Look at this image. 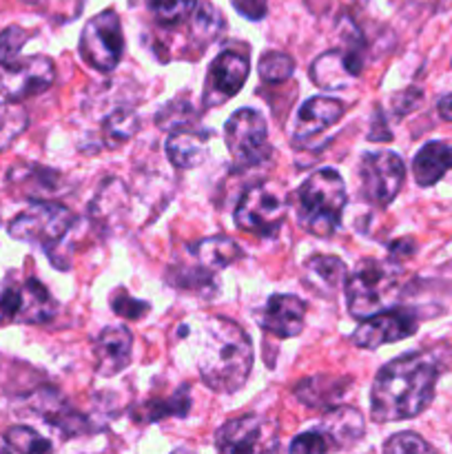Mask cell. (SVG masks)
Segmentation results:
<instances>
[{
  "instance_id": "obj_6",
  "label": "cell",
  "mask_w": 452,
  "mask_h": 454,
  "mask_svg": "<svg viewBox=\"0 0 452 454\" xmlns=\"http://www.w3.org/2000/svg\"><path fill=\"white\" fill-rule=\"evenodd\" d=\"M397 270L379 260H363L346 279L348 313L355 319H366L384 309L388 293L393 291Z\"/></svg>"
},
{
  "instance_id": "obj_11",
  "label": "cell",
  "mask_w": 452,
  "mask_h": 454,
  "mask_svg": "<svg viewBox=\"0 0 452 454\" xmlns=\"http://www.w3.org/2000/svg\"><path fill=\"white\" fill-rule=\"evenodd\" d=\"M359 180H362V193L368 202L377 207H388L401 191L406 167H403V160L393 151H377V153L363 155Z\"/></svg>"
},
{
  "instance_id": "obj_28",
  "label": "cell",
  "mask_w": 452,
  "mask_h": 454,
  "mask_svg": "<svg viewBox=\"0 0 452 454\" xmlns=\"http://www.w3.org/2000/svg\"><path fill=\"white\" fill-rule=\"evenodd\" d=\"M4 448L12 452H25V454H34V452H49L51 450V443L47 439L40 437L35 430L27 428V426H13L4 433Z\"/></svg>"
},
{
  "instance_id": "obj_15",
  "label": "cell",
  "mask_w": 452,
  "mask_h": 454,
  "mask_svg": "<svg viewBox=\"0 0 452 454\" xmlns=\"http://www.w3.org/2000/svg\"><path fill=\"white\" fill-rule=\"evenodd\" d=\"M341 115H344V105H341L339 100H335V98H310V100H306L304 105L300 106V111H297L292 140H295V145L310 142L313 137H317L319 133L326 131L328 127L339 122Z\"/></svg>"
},
{
  "instance_id": "obj_14",
  "label": "cell",
  "mask_w": 452,
  "mask_h": 454,
  "mask_svg": "<svg viewBox=\"0 0 452 454\" xmlns=\"http://www.w3.org/2000/svg\"><path fill=\"white\" fill-rule=\"evenodd\" d=\"M362 47L348 43L341 49L322 53L310 67V78L322 89H344L362 71Z\"/></svg>"
},
{
  "instance_id": "obj_18",
  "label": "cell",
  "mask_w": 452,
  "mask_h": 454,
  "mask_svg": "<svg viewBox=\"0 0 452 454\" xmlns=\"http://www.w3.org/2000/svg\"><path fill=\"white\" fill-rule=\"evenodd\" d=\"M322 434L326 437L331 450H339V448H350L362 439L363 434V415L357 408L339 406L332 408L319 426Z\"/></svg>"
},
{
  "instance_id": "obj_38",
  "label": "cell",
  "mask_w": 452,
  "mask_h": 454,
  "mask_svg": "<svg viewBox=\"0 0 452 454\" xmlns=\"http://www.w3.org/2000/svg\"><path fill=\"white\" fill-rule=\"evenodd\" d=\"M448 173H450V180H452V162H450V168H448Z\"/></svg>"
},
{
  "instance_id": "obj_9",
  "label": "cell",
  "mask_w": 452,
  "mask_h": 454,
  "mask_svg": "<svg viewBox=\"0 0 452 454\" xmlns=\"http://www.w3.org/2000/svg\"><path fill=\"white\" fill-rule=\"evenodd\" d=\"M56 67L47 56L12 58L0 62V102H18L47 91Z\"/></svg>"
},
{
  "instance_id": "obj_13",
  "label": "cell",
  "mask_w": 452,
  "mask_h": 454,
  "mask_svg": "<svg viewBox=\"0 0 452 454\" xmlns=\"http://www.w3.org/2000/svg\"><path fill=\"white\" fill-rule=\"evenodd\" d=\"M248 78V56L239 49L222 51L208 67L207 89H204V102L208 106H217L229 98L242 91Z\"/></svg>"
},
{
  "instance_id": "obj_8",
  "label": "cell",
  "mask_w": 452,
  "mask_h": 454,
  "mask_svg": "<svg viewBox=\"0 0 452 454\" xmlns=\"http://www.w3.org/2000/svg\"><path fill=\"white\" fill-rule=\"evenodd\" d=\"M226 149L235 168L260 167L270 158L266 120L255 109H239L226 122Z\"/></svg>"
},
{
  "instance_id": "obj_25",
  "label": "cell",
  "mask_w": 452,
  "mask_h": 454,
  "mask_svg": "<svg viewBox=\"0 0 452 454\" xmlns=\"http://www.w3.org/2000/svg\"><path fill=\"white\" fill-rule=\"evenodd\" d=\"M191 34L193 40H198L199 44H208L222 34L224 29V18H222L220 9L211 3H202L199 7L193 9L191 13Z\"/></svg>"
},
{
  "instance_id": "obj_22",
  "label": "cell",
  "mask_w": 452,
  "mask_h": 454,
  "mask_svg": "<svg viewBox=\"0 0 452 454\" xmlns=\"http://www.w3.org/2000/svg\"><path fill=\"white\" fill-rule=\"evenodd\" d=\"M167 155L175 168H195L207 160V133L180 129L167 140Z\"/></svg>"
},
{
  "instance_id": "obj_4",
  "label": "cell",
  "mask_w": 452,
  "mask_h": 454,
  "mask_svg": "<svg viewBox=\"0 0 452 454\" xmlns=\"http://www.w3.org/2000/svg\"><path fill=\"white\" fill-rule=\"evenodd\" d=\"M74 213L56 202H35L9 222V235L51 253L74 229Z\"/></svg>"
},
{
  "instance_id": "obj_33",
  "label": "cell",
  "mask_w": 452,
  "mask_h": 454,
  "mask_svg": "<svg viewBox=\"0 0 452 454\" xmlns=\"http://www.w3.org/2000/svg\"><path fill=\"white\" fill-rule=\"evenodd\" d=\"M291 452H301V454H319V452H331L326 437L322 434V430H310V433L300 434L295 442L291 443Z\"/></svg>"
},
{
  "instance_id": "obj_5",
  "label": "cell",
  "mask_w": 452,
  "mask_h": 454,
  "mask_svg": "<svg viewBox=\"0 0 452 454\" xmlns=\"http://www.w3.org/2000/svg\"><path fill=\"white\" fill-rule=\"evenodd\" d=\"M56 315V301L38 279L9 278L0 282V326L4 324H47Z\"/></svg>"
},
{
  "instance_id": "obj_23",
  "label": "cell",
  "mask_w": 452,
  "mask_h": 454,
  "mask_svg": "<svg viewBox=\"0 0 452 454\" xmlns=\"http://www.w3.org/2000/svg\"><path fill=\"white\" fill-rule=\"evenodd\" d=\"M306 284L313 291L332 293L348 279V269L335 255H313L304 266Z\"/></svg>"
},
{
  "instance_id": "obj_16",
  "label": "cell",
  "mask_w": 452,
  "mask_h": 454,
  "mask_svg": "<svg viewBox=\"0 0 452 454\" xmlns=\"http://www.w3.org/2000/svg\"><path fill=\"white\" fill-rule=\"evenodd\" d=\"M306 304L295 295H273L261 310L260 326L275 337H295L304 331Z\"/></svg>"
},
{
  "instance_id": "obj_37",
  "label": "cell",
  "mask_w": 452,
  "mask_h": 454,
  "mask_svg": "<svg viewBox=\"0 0 452 454\" xmlns=\"http://www.w3.org/2000/svg\"><path fill=\"white\" fill-rule=\"evenodd\" d=\"M22 3H27V4H40V3H43V0H22Z\"/></svg>"
},
{
  "instance_id": "obj_10",
  "label": "cell",
  "mask_w": 452,
  "mask_h": 454,
  "mask_svg": "<svg viewBox=\"0 0 452 454\" xmlns=\"http://www.w3.org/2000/svg\"><path fill=\"white\" fill-rule=\"evenodd\" d=\"M124 51L122 25L115 12H102L84 25L80 35V56L97 71H113Z\"/></svg>"
},
{
  "instance_id": "obj_34",
  "label": "cell",
  "mask_w": 452,
  "mask_h": 454,
  "mask_svg": "<svg viewBox=\"0 0 452 454\" xmlns=\"http://www.w3.org/2000/svg\"><path fill=\"white\" fill-rule=\"evenodd\" d=\"M25 40L27 34L20 27H7V29L0 34V62L16 58L20 47L25 44Z\"/></svg>"
},
{
  "instance_id": "obj_29",
  "label": "cell",
  "mask_w": 452,
  "mask_h": 454,
  "mask_svg": "<svg viewBox=\"0 0 452 454\" xmlns=\"http://www.w3.org/2000/svg\"><path fill=\"white\" fill-rule=\"evenodd\" d=\"M295 71V62L284 51H266L260 60V75L264 82H284Z\"/></svg>"
},
{
  "instance_id": "obj_27",
  "label": "cell",
  "mask_w": 452,
  "mask_h": 454,
  "mask_svg": "<svg viewBox=\"0 0 452 454\" xmlns=\"http://www.w3.org/2000/svg\"><path fill=\"white\" fill-rule=\"evenodd\" d=\"M27 129V111L16 102H0V151Z\"/></svg>"
},
{
  "instance_id": "obj_21",
  "label": "cell",
  "mask_w": 452,
  "mask_h": 454,
  "mask_svg": "<svg viewBox=\"0 0 452 454\" xmlns=\"http://www.w3.org/2000/svg\"><path fill=\"white\" fill-rule=\"evenodd\" d=\"M452 162V149H448L446 142H428L419 149V153L412 160V173L419 186L437 184L441 177H446Z\"/></svg>"
},
{
  "instance_id": "obj_7",
  "label": "cell",
  "mask_w": 452,
  "mask_h": 454,
  "mask_svg": "<svg viewBox=\"0 0 452 454\" xmlns=\"http://www.w3.org/2000/svg\"><path fill=\"white\" fill-rule=\"evenodd\" d=\"M286 191L275 182L251 186L235 208V226L255 235H273L286 217Z\"/></svg>"
},
{
  "instance_id": "obj_19",
  "label": "cell",
  "mask_w": 452,
  "mask_h": 454,
  "mask_svg": "<svg viewBox=\"0 0 452 454\" xmlns=\"http://www.w3.org/2000/svg\"><path fill=\"white\" fill-rule=\"evenodd\" d=\"M220 452H257L261 448V421L255 415L235 417L215 434Z\"/></svg>"
},
{
  "instance_id": "obj_26",
  "label": "cell",
  "mask_w": 452,
  "mask_h": 454,
  "mask_svg": "<svg viewBox=\"0 0 452 454\" xmlns=\"http://www.w3.org/2000/svg\"><path fill=\"white\" fill-rule=\"evenodd\" d=\"M146 7L155 22L168 27L191 18L193 9L198 7V0H146Z\"/></svg>"
},
{
  "instance_id": "obj_30",
  "label": "cell",
  "mask_w": 452,
  "mask_h": 454,
  "mask_svg": "<svg viewBox=\"0 0 452 454\" xmlns=\"http://www.w3.org/2000/svg\"><path fill=\"white\" fill-rule=\"evenodd\" d=\"M136 131V115L127 109H118L106 120V137H111V145H122Z\"/></svg>"
},
{
  "instance_id": "obj_31",
  "label": "cell",
  "mask_w": 452,
  "mask_h": 454,
  "mask_svg": "<svg viewBox=\"0 0 452 454\" xmlns=\"http://www.w3.org/2000/svg\"><path fill=\"white\" fill-rule=\"evenodd\" d=\"M386 452H430L433 446L415 433H399L384 443Z\"/></svg>"
},
{
  "instance_id": "obj_17",
  "label": "cell",
  "mask_w": 452,
  "mask_h": 454,
  "mask_svg": "<svg viewBox=\"0 0 452 454\" xmlns=\"http://www.w3.org/2000/svg\"><path fill=\"white\" fill-rule=\"evenodd\" d=\"M133 337L124 326H106L97 335L93 357H96V371L102 377H113L122 372L131 364Z\"/></svg>"
},
{
  "instance_id": "obj_12",
  "label": "cell",
  "mask_w": 452,
  "mask_h": 454,
  "mask_svg": "<svg viewBox=\"0 0 452 454\" xmlns=\"http://www.w3.org/2000/svg\"><path fill=\"white\" fill-rule=\"evenodd\" d=\"M417 326H419V315L412 309L379 310L362 319V326L353 333V344L359 348L375 350L384 344H394L415 335Z\"/></svg>"
},
{
  "instance_id": "obj_24",
  "label": "cell",
  "mask_w": 452,
  "mask_h": 454,
  "mask_svg": "<svg viewBox=\"0 0 452 454\" xmlns=\"http://www.w3.org/2000/svg\"><path fill=\"white\" fill-rule=\"evenodd\" d=\"M348 388V380H337V377H308L295 386V395L301 403L315 406H331L332 402L341 399V395Z\"/></svg>"
},
{
  "instance_id": "obj_20",
  "label": "cell",
  "mask_w": 452,
  "mask_h": 454,
  "mask_svg": "<svg viewBox=\"0 0 452 454\" xmlns=\"http://www.w3.org/2000/svg\"><path fill=\"white\" fill-rule=\"evenodd\" d=\"M191 255L195 257L198 269L213 275L215 270H222L226 269V266L235 264L244 253L230 238H226V235H215V238L202 239V242L195 244V247L191 248Z\"/></svg>"
},
{
  "instance_id": "obj_32",
  "label": "cell",
  "mask_w": 452,
  "mask_h": 454,
  "mask_svg": "<svg viewBox=\"0 0 452 454\" xmlns=\"http://www.w3.org/2000/svg\"><path fill=\"white\" fill-rule=\"evenodd\" d=\"M111 306H113L115 313L122 315V317H129V319L142 317V315L149 310V304H146V301L131 300V297L127 295V291H124V288H118V291H113V295H111Z\"/></svg>"
},
{
  "instance_id": "obj_3",
  "label": "cell",
  "mask_w": 452,
  "mask_h": 454,
  "mask_svg": "<svg viewBox=\"0 0 452 454\" xmlns=\"http://www.w3.org/2000/svg\"><path fill=\"white\" fill-rule=\"evenodd\" d=\"M346 184L335 168H319L297 191V222L317 238H331L346 207Z\"/></svg>"
},
{
  "instance_id": "obj_35",
  "label": "cell",
  "mask_w": 452,
  "mask_h": 454,
  "mask_svg": "<svg viewBox=\"0 0 452 454\" xmlns=\"http://www.w3.org/2000/svg\"><path fill=\"white\" fill-rule=\"evenodd\" d=\"M230 4L248 20H261L266 16V9H269L266 0H230Z\"/></svg>"
},
{
  "instance_id": "obj_36",
  "label": "cell",
  "mask_w": 452,
  "mask_h": 454,
  "mask_svg": "<svg viewBox=\"0 0 452 454\" xmlns=\"http://www.w3.org/2000/svg\"><path fill=\"white\" fill-rule=\"evenodd\" d=\"M437 109H439V115H441L443 120L452 122V93H448L446 98H441V100H439Z\"/></svg>"
},
{
  "instance_id": "obj_2",
  "label": "cell",
  "mask_w": 452,
  "mask_h": 454,
  "mask_svg": "<svg viewBox=\"0 0 452 454\" xmlns=\"http://www.w3.org/2000/svg\"><path fill=\"white\" fill-rule=\"evenodd\" d=\"M251 337L235 322L211 317L204 322L199 340L198 371L204 384L215 393H238L253 371Z\"/></svg>"
},
{
  "instance_id": "obj_1",
  "label": "cell",
  "mask_w": 452,
  "mask_h": 454,
  "mask_svg": "<svg viewBox=\"0 0 452 454\" xmlns=\"http://www.w3.org/2000/svg\"><path fill=\"white\" fill-rule=\"evenodd\" d=\"M443 350H419L386 364L370 390V415L379 424L412 419L430 406L439 375L446 368Z\"/></svg>"
}]
</instances>
